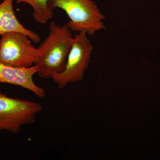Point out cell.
Wrapping results in <instances>:
<instances>
[{"label": "cell", "instance_id": "2", "mask_svg": "<svg viewBox=\"0 0 160 160\" xmlns=\"http://www.w3.org/2000/svg\"><path fill=\"white\" fill-rule=\"evenodd\" d=\"M49 5L52 10L59 8L65 11L72 32L85 31L88 36H93L106 29V17L93 0H49Z\"/></svg>", "mask_w": 160, "mask_h": 160}, {"label": "cell", "instance_id": "8", "mask_svg": "<svg viewBox=\"0 0 160 160\" xmlns=\"http://www.w3.org/2000/svg\"><path fill=\"white\" fill-rule=\"evenodd\" d=\"M17 4L26 3L33 9L32 16L35 21L46 24L53 17V10L49 7V0H14Z\"/></svg>", "mask_w": 160, "mask_h": 160}, {"label": "cell", "instance_id": "6", "mask_svg": "<svg viewBox=\"0 0 160 160\" xmlns=\"http://www.w3.org/2000/svg\"><path fill=\"white\" fill-rule=\"evenodd\" d=\"M38 71L35 65L27 68H18L0 62V83L21 86L43 98L46 96L45 89L38 86L33 80V76Z\"/></svg>", "mask_w": 160, "mask_h": 160}, {"label": "cell", "instance_id": "1", "mask_svg": "<svg viewBox=\"0 0 160 160\" xmlns=\"http://www.w3.org/2000/svg\"><path fill=\"white\" fill-rule=\"evenodd\" d=\"M48 36L37 48V74L45 79L52 78L66 67L73 37L67 24L59 26L54 22L49 25Z\"/></svg>", "mask_w": 160, "mask_h": 160}, {"label": "cell", "instance_id": "4", "mask_svg": "<svg viewBox=\"0 0 160 160\" xmlns=\"http://www.w3.org/2000/svg\"><path fill=\"white\" fill-rule=\"evenodd\" d=\"M88 36L86 32L82 31L73 38L64 71L52 77L58 89H64L69 83L83 80L93 50Z\"/></svg>", "mask_w": 160, "mask_h": 160}, {"label": "cell", "instance_id": "3", "mask_svg": "<svg viewBox=\"0 0 160 160\" xmlns=\"http://www.w3.org/2000/svg\"><path fill=\"white\" fill-rule=\"evenodd\" d=\"M42 110L39 103L9 97L0 91V130L17 133L33 124Z\"/></svg>", "mask_w": 160, "mask_h": 160}, {"label": "cell", "instance_id": "5", "mask_svg": "<svg viewBox=\"0 0 160 160\" xmlns=\"http://www.w3.org/2000/svg\"><path fill=\"white\" fill-rule=\"evenodd\" d=\"M27 35L10 32L1 36L0 62L7 66L27 68L34 66L38 51Z\"/></svg>", "mask_w": 160, "mask_h": 160}, {"label": "cell", "instance_id": "7", "mask_svg": "<svg viewBox=\"0 0 160 160\" xmlns=\"http://www.w3.org/2000/svg\"><path fill=\"white\" fill-rule=\"evenodd\" d=\"M13 1L3 0L0 4V36L10 32H22L27 35L33 42H39V36L24 27L18 20L13 9Z\"/></svg>", "mask_w": 160, "mask_h": 160}]
</instances>
